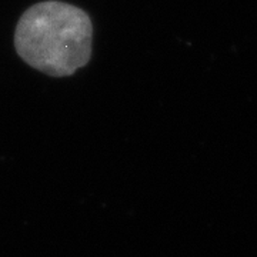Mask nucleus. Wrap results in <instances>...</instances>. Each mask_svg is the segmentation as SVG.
<instances>
[{
	"instance_id": "f257e3e1",
	"label": "nucleus",
	"mask_w": 257,
	"mask_h": 257,
	"mask_svg": "<svg viewBox=\"0 0 257 257\" xmlns=\"http://www.w3.org/2000/svg\"><path fill=\"white\" fill-rule=\"evenodd\" d=\"M93 23L80 8L47 0L19 19L15 47L26 63L52 77L72 76L92 57Z\"/></svg>"
}]
</instances>
